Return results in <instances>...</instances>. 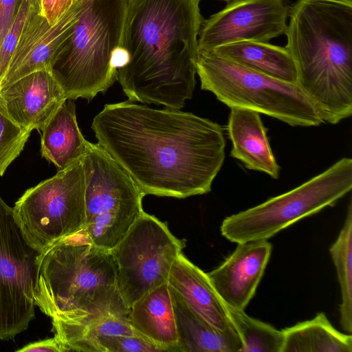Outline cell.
<instances>
[{
	"label": "cell",
	"instance_id": "obj_25",
	"mask_svg": "<svg viewBox=\"0 0 352 352\" xmlns=\"http://www.w3.org/2000/svg\"><path fill=\"white\" fill-rule=\"evenodd\" d=\"M227 308L242 343L241 352H281L283 330L249 316L244 310Z\"/></svg>",
	"mask_w": 352,
	"mask_h": 352
},
{
	"label": "cell",
	"instance_id": "obj_27",
	"mask_svg": "<svg viewBox=\"0 0 352 352\" xmlns=\"http://www.w3.org/2000/svg\"><path fill=\"white\" fill-rule=\"evenodd\" d=\"M30 133L14 122L0 104V176L22 152Z\"/></svg>",
	"mask_w": 352,
	"mask_h": 352
},
{
	"label": "cell",
	"instance_id": "obj_13",
	"mask_svg": "<svg viewBox=\"0 0 352 352\" xmlns=\"http://www.w3.org/2000/svg\"><path fill=\"white\" fill-rule=\"evenodd\" d=\"M87 1L79 0L53 24H50L41 11L35 14L18 41L0 88L30 73L51 70Z\"/></svg>",
	"mask_w": 352,
	"mask_h": 352
},
{
	"label": "cell",
	"instance_id": "obj_4",
	"mask_svg": "<svg viewBox=\"0 0 352 352\" xmlns=\"http://www.w3.org/2000/svg\"><path fill=\"white\" fill-rule=\"evenodd\" d=\"M76 236L38 254L35 305L52 320L128 316L111 252L91 244L82 234L81 239Z\"/></svg>",
	"mask_w": 352,
	"mask_h": 352
},
{
	"label": "cell",
	"instance_id": "obj_6",
	"mask_svg": "<svg viewBox=\"0 0 352 352\" xmlns=\"http://www.w3.org/2000/svg\"><path fill=\"white\" fill-rule=\"evenodd\" d=\"M196 70L201 89L230 108L253 110L293 126L324 123L297 84L251 69L213 50L198 51Z\"/></svg>",
	"mask_w": 352,
	"mask_h": 352
},
{
	"label": "cell",
	"instance_id": "obj_30",
	"mask_svg": "<svg viewBox=\"0 0 352 352\" xmlns=\"http://www.w3.org/2000/svg\"><path fill=\"white\" fill-rule=\"evenodd\" d=\"M16 351L21 352H66L69 351L63 343L54 336L36 342L30 343Z\"/></svg>",
	"mask_w": 352,
	"mask_h": 352
},
{
	"label": "cell",
	"instance_id": "obj_20",
	"mask_svg": "<svg viewBox=\"0 0 352 352\" xmlns=\"http://www.w3.org/2000/svg\"><path fill=\"white\" fill-rule=\"evenodd\" d=\"M170 291L177 334L173 351L241 352L242 343L236 329L220 331L212 327Z\"/></svg>",
	"mask_w": 352,
	"mask_h": 352
},
{
	"label": "cell",
	"instance_id": "obj_19",
	"mask_svg": "<svg viewBox=\"0 0 352 352\" xmlns=\"http://www.w3.org/2000/svg\"><path fill=\"white\" fill-rule=\"evenodd\" d=\"M41 131V155L58 171L80 161L86 153L89 142L78 127L73 100L66 98Z\"/></svg>",
	"mask_w": 352,
	"mask_h": 352
},
{
	"label": "cell",
	"instance_id": "obj_14",
	"mask_svg": "<svg viewBox=\"0 0 352 352\" xmlns=\"http://www.w3.org/2000/svg\"><path fill=\"white\" fill-rule=\"evenodd\" d=\"M237 244L234 252L207 275L227 307L244 310L262 278L272 247L267 240Z\"/></svg>",
	"mask_w": 352,
	"mask_h": 352
},
{
	"label": "cell",
	"instance_id": "obj_2",
	"mask_svg": "<svg viewBox=\"0 0 352 352\" xmlns=\"http://www.w3.org/2000/svg\"><path fill=\"white\" fill-rule=\"evenodd\" d=\"M201 0H130L117 80L129 100L182 109L196 80Z\"/></svg>",
	"mask_w": 352,
	"mask_h": 352
},
{
	"label": "cell",
	"instance_id": "obj_17",
	"mask_svg": "<svg viewBox=\"0 0 352 352\" xmlns=\"http://www.w3.org/2000/svg\"><path fill=\"white\" fill-rule=\"evenodd\" d=\"M230 109L228 123V136L232 144L230 155L241 161L248 169L278 179L280 166L271 149L260 113L244 108Z\"/></svg>",
	"mask_w": 352,
	"mask_h": 352
},
{
	"label": "cell",
	"instance_id": "obj_16",
	"mask_svg": "<svg viewBox=\"0 0 352 352\" xmlns=\"http://www.w3.org/2000/svg\"><path fill=\"white\" fill-rule=\"evenodd\" d=\"M167 283L199 318L220 331L235 329L227 306L217 294L209 278L181 253L173 263Z\"/></svg>",
	"mask_w": 352,
	"mask_h": 352
},
{
	"label": "cell",
	"instance_id": "obj_23",
	"mask_svg": "<svg viewBox=\"0 0 352 352\" xmlns=\"http://www.w3.org/2000/svg\"><path fill=\"white\" fill-rule=\"evenodd\" d=\"M52 329L69 351L96 352L98 340L106 336H142L132 327L128 316H107L80 321L52 320Z\"/></svg>",
	"mask_w": 352,
	"mask_h": 352
},
{
	"label": "cell",
	"instance_id": "obj_5",
	"mask_svg": "<svg viewBox=\"0 0 352 352\" xmlns=\"http://www.w3.org/2000/svg\"><path fill=\"white\" fill-rule=\"evenodd\" d=\"M130 0H88L51 72L66 98L93 99L117 80L112 64Z\"/></svg>",
	"mask_w": 352,
	"mask_h": 352
},
{
	"label": "cell",
	"instance_id": "obj_21",
	"mask_svg": "<svg viewBox=\"0 0 352 352\" xmlns=\"http://www.w3.org/2000/svg\"><path fill=\"white\" fill-rule=\"evenodd\" d=\"M240 65L272 78L297 84V69L289 52L265 42L243 41L212 50Z\"/></svg>",
	"mask_w": 352,
	"mask_h": 352
},
{
	"label": "cell",
	"instance_id": "obj_9",
	"mask_svg": "<svg viewBox=\"0 0 352 352\" xmlns=\"http://www.w3.org/2000/svg\"><path fill=\"white\" fill-rule=\"evenodd\" d=\"M85 193L80 160L28 189L16 201L14 216L26 240L37 252L82 232Z\"/></svg>",
	"mask_w": 352,
	"mask_h": 352
},
{
	"label": "cell",
	"instance_id": "obj_33",
	"mask_svg": "<svg viewBox=\"0 0 352 352\" xmlns=\"http://www.w3.org/2000/svg\"><path fill=\"white\" fill-rule=\"evenodd\" d=\"M221 1H225L228 2V1H231V0H221Z\"/></svg>",
	"mask_w": 352,
	"mask_h": 352
},
{
	"label": "cell",
	"instance_id": "obj_26",
	"mask_svg": "<svg viewBox=\"0 0 352 352\" xmlns=\"http://www.w3.org/2000/svg\"><path fill=\"white\" fill-rule=\"evenodd\" d=\"M39 11L41 0L19 1L14 16L0 47V82L7 71L18 41L27 23Z\"/></svg>",
	"mask_w": 352,
	"mask_h": 352
},
{
	"label": "cell",
	"instance_id": "obj_11",
	"mask_svg": "<svg viewBox=\"0 0 352 352\" xmlns=\"http://www.w3.org/2000/svg\"><path fill=\"white\" fill-rule=\"evenodd\" d=\"M38 254L0 196V340H13L35 318Z\"/></svg>",
	"mask_w": 352,
	"mask_h": 352
},
{
	"label": "cell",
	"instance_id": "obj_3",
	"mask_svg": "<svg viewBox=\"0 0 352 352\" xmlns=\"http://www.w3.org/2000/svg\"><path fill=\"white\" fill-rule=\"evenodd\" d=\"M286 50L297 85L323 122L352 115V3L298 0L289 8Z\"/></svg>",
	"mask_w": 352,
	"mask_h": 352
},
{
	"label": "cell",
	"instance_id": "obj_12",
	"mask_svg": "<svg viewBox=\"0 0 352 352\" xmlns=\"http://www.w3.org/2000/svg\"><path fill=\"white\" fill-rule=\"evenodd\" d=\"M289 8L286 0H231L203 20L198 51L243 41L269 43L285 34Z\"/></svg>",
	"mask_w": 352,
	"mask_h": 352
},
{
	"label": "cell",
	"instance_id": "obj_22",
	"mask_svg": "<svg viewBox=\"0 0 352 352\" xmlns=\"http://www.w3.org/2000/svg\"><path fill=\"white\" fill-rule=\"evenodd\" d=\"M281 352H351L352 336L337 330L324 313L283 329Z\"/></svg>",
	"mask_w": 352,
	"mask_h": 352
},
{
	"label": "cell",
	"instance_id": "obj_8",
	"mask_svg": "<svg viewBox=\"0 0 352 352\" xmlns=\"http://www.w3.org/2000/svg\"><path fill=\"white\" fill-rule=\"evenodd\" d=\"M85 179V222L80 233L110 251L144 212L145 196L131 176L98 143L81 159Z\"/></svg>",
	"mask_w": 352,
	"mask_h": 352
},
{
	"label": "cell",
	"instance_id": "obj_32",
	"mask_svg": "<svg viewBox=\"0 0 352 352\" xmlns=\"http://www.w3.org/2000/svg\"><path fill=\"white\" fill-rule=\"evenodd\" d=\"M336 1H344V2L352 3V0H336Z\"/></svg>",
	"mask_w": 352,
	"mask_h": 352
},
{
	"label": "cell",
	"instance_id": "obj_24",
	"mask_svg": "<svg viewBox=\"0 0 352 352\" xmlns=\"http://www.w3.org/2000/svg\"><path fill=\"white\" fill-rule=\"evenodd\" d=\"M336 270L341 294L340 324L352 332V204L350 201L343 226L329 248Z\"/></svg>",
	"mask_w": 352,
	"mask_h": 352
},
{
	"label": "cell",
	"instance_id": "obj_7",
	"mask_svg": "<svg viewBox=\"0 0 352 352\" xmlns=\"http://www.w3.org/2000/svg\"><path fill=\"white\" fill-rule=\"evenodd\" d=\"M352 188V160L343 157L299 186L223 219L233 243L267 240L294 223L334 205Z\"/></svg>",
	"mask_w": 352,
	"mask_h": 352
},
{
	"label": "cell",
	"instance_id": "obj_29",
	"mask_svg": "<svg viewBox=\"0 0 352 352\" xmlns=\"http://www.w3.org/2000/svg\"><path fill=\"white\" fill-rule=\"evenodd\" d=\"M79 0H41V14L50 24L56 22Z\"/></svg>",
	"mask_w": 352,
	"mask_h": 352
},
{
	"label": "cell",
	"instance_id": "obj_10",
	"mask_svg": "<svg viewBox=\"0 0 352 352\" xmlns=\"http://www.w3.org/2000/svg\"><path fill=\"white\" fill-rule=\"evenodd\" d=\"M184 245L166 223L155 216L144 212L135 221L110 250L118 289L129 308L150 290L167 283Z\"/></svg>",
	"mask_w": 352,
	"mask_h": 352
},
{
	"label": "cell",
	"instance_id": "obj_15",
	"mask_svg": "<svg viewBox=\"0 0 352 352\" xmlns=\"http://www.w3.org/2000/svg\"><path fill=\"white\" fill-rule=\"evenodd\" d=\"M66 99L51 70L30 73L0 88V104L21 128L42 131Z\"/></svg>",
	"mask_w": 352,
	"mask_h": 352
},
{
	"label": "cell",
	"instance_id": "obj_28",
	"mask_svg": "<svg viewBox=\"0 0 352 352\" xmlns=\"http://www.w3.org/2000/svg\"><path fill=\"white\" fill-rule=\"evenodd\" d=\"M165 349L140 335L106 336L99 338L96 352H164Z\"/></svg>",
	"mask_w": 352,
	"mask_h": 352
},
{
	"label": "cell",
	"instance_id": "obj_1",
	"mask_svg": "<svg viewBox=\"0 0 352 352\" xmlns=\"http://www.w3.org/2000/svg\"><path fill=\"white\" fill-rule=\"evenodd\" d=\"M91 127L98 144L144 195L183 199L208 193L225 160L222 127L179 109L130 100L106 104Z\"/></svg>",
	"mask_w": 352,
	"mask_h": 352
},
{
	"label": "cell",
	"instance_id": "obj_31",
	"mask_svg": "<svg viewBox=\"0 0 352 352\" xmlns=\"http://www.w3.org/2000/svg\"><path fill=\"white\" fill-rule=\"evenodd\" d=\"M20 0H0V47Z\"/></svg>",
	"mask_w": 352,
	"mask_h": 352
},
{
	"label": "cell",
	"instance_id": "obj_18",
	"mask_svg": "<svg viewBox=\"0 0 352 352\" xmlns=\"http://www.w3.org/2000/svg\"><path fill=\"white\" fill-rule=\"evenodd\" d=\"M129 321L142 336L173 351L177 334L170 289L165 283L146 293L129 308Z\"/></svg>",
	"mask_w": 352,
	"mask_h": 352
}]
</instances>
